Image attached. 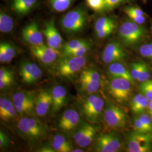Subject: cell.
<instances>
[{
	"instance_id": "obj_45",
	"label": "cell",
	"mask_w": 152,
	"mask_h": 152,
	"mask_svg": "<svg viewBox=\"0 0 152 152\" xmlns=\"http://www.w3.org/2000/svg\"><path fill=\"white\" fill-rule=\"evenodd\" d=\"M9 140L8 137L2 131H0V147L1 148L7 147L9 144Z\"/></svg>"
},
{
	"instance_id": "obj_33",
	"label": "cell",
	"mask_w": 152,
	"mask_h": 152,
	"mask_svg": "<svg viewBox=\"0 0 152 152\" xmlns=\"http://www.w3.org/2000/svg\"><path fill=\"white\" fill-rule=\"evenodd\" d=\"M139 51L142 57L152 60V43L141 45Z\"/></svg>"
},
{
	"instance_id": "obj_25",
	"label": "cell",
	"mask_w": 152,
	"mask_h": 152,
	"mask_svg": "<svg viewBox=\"0 0 152 152\" xmlns=\"http://www.w3.org/2000/svg\"><path fill=\"white\" fill-rule=\"evenodd\" d=\"M14 28V22L11 16L4 11L0 12V31L7 33L11 32Z\"/></svg>"
},
{
	"instance_id": "obj_5",
	"label": "cell",
	"mask_w": 152,
	"mask_h": 152,
	"mask_svg": "<svg viewBox=\"0 0 152 152\" xmlns=\"http://www.w3.org/2000/svg\"><path fill=\"white\" fill-rule=\"evenodd\" d=\"M104 109L103 99L98 94H91L82 104V114L88 122L91 123L98 122Z\"/></svg>"
},
{
	"instance_id": "obj_16",
	"label": "cell",
	"mask_w": 152,
	"mask_h": 152,
	"mask_svg": "<svg viewBox=\"0 0 152 152\" xmlns=\"http://www.w3.org/2000/svg\"><path fill=\"white\" fill-rule=\"evenodd\" d=\"M22 36L24 40L31 46H38L44 44L43 34L37 23L33 22L26 26L22 30Z\"/></svg>"
},
{
	"instance_id": "obj_47",
	"label": "cell",
	"mask_w": 152,
	"mask_h": 152,
	"mask_svg": "<svg viewBox=\"0 0 152 152\" xmlns=\"http://www.w3.org/2000/svg\"><path fill=\"white\" fill-rule=\"evenodd\" d=\"M14 81V79H7L3 80L0 79V88L1 90L4 89L6 87H9Z\"/></svg>"
},
{
	"instance_id": "obj_34",
	"label": "cell",
	"mask_w": 152,
	"mask_h": 152,
	"mask_svg": "<svg viewBox=\"0 0 152 152\" xmlns=\"http://www.w3.org/2000/svg\"><path fill=\"white\" fill-rule=\"evenodd\" d=\"M138 117L145 126L149 132L152 133V118L149 113L144 112L138 114Z\"/></svg>"
},
{
	"instance_id": "obj_29",
	"label": "cell",
	"mask_w": 152,
	"mask_h": 152,
	"mask_svg": "<svg viewBox=\"0 0 152 152\" xmlns=\"http://www.w3.org/2000/svg\"><path fill=\"white\" fill-rule=\"evenodd\" d=\"M75 0H49L51 8L57 12H63L67 10Z\"/></svg>"
},
{
	"instance_id": "obj_37",
	"label": "cell",
	"mask_w": 152,
	"mask_h": 152,
	"mask_svg": "<svg viewBox=\"0 0 152 152\" xmlns=\"http://www.w3.org/2000/svg\"><path fill=\"white\" fill-rule=\"evenodd\" d=\"M143 62H137L133 63L131 65L130 73L132 79L137 81V78L141 72Z\"/></svg>"
},
{
	"instance_id": "obj_41",
	"label": "cell",
	"mask_w": 152,
	"mask_h": 152,
	"mask_svg": "<svg viewBox=\"0 0 152 152\" xmlns=\"http://www.w3.org/2000/svg\"><path fill=\"white\" fill-rule=\"evenodd\" d=\"M0 79H14L13 73L9 69L4 67H1L0 69Z\"/></svg>"
},
{
	"instance_id": "obj_26",
	"label": "cell",
	"mask_w": 152,
	"mask_h": 152,
	"mask_svg": "<svg viewBox=\"0 0 152 152\" xmlns=\"http://www.w3.org/2000/svg\"><path fill=\"white\" fill-rule=\"evenodd\" d=\"M103 81L102 76L98 71L93 69H86L82 71L80 76V81Z\"/></svg>"
},
{
	"instance_id": "obj_14",
	"label": "cell",
	"mask_w": 152,
	"mask_h": 152,
	"mask_svg": "<svg viewBox=\"0 0 152 152\" xmlns=\"http://www.w3.org/2000/svg\"><path fill=\"white\" fill-rule=\"evenodd\" d=\"M19 74L23 83L31 85L41 78L42 72L36 63L25 61L20 66Z\"/></svg>"
},
{
	"instance_id": "obj_31",
	"label": "cell",
	"mask_w": 152,
	"mask_h": 152,
	"mask_svg": "<svg viewBox=\"0 0 152 152\" xmlns=\"http://www.w3.org/2000/svg\"><path fill=\"white\" fill-rule=\"evenodd\" d=\"M151 78V72L150 68L145 63H143L142 66L141 72L139 74V76L137 78V81L142 83L144 82L147 81Z\"/></svg>"
},
{
	"instance_id": "obj_28",
	"label": "cell",
	"mask_w": 152,
	"mask_h": 152,
	"mask_svg": "<svg viewBox=\"0 0 152 152\" xmlns=\"http://www.w3.org/2000/svg\"><path fill=\"white\" fill-rule=\"evenodd\" d=\"M88 43L89 42L87 41L82 39H75L71 40L63 46V55L65 56L71 51Z\"/></svg>"
},
{
	"instance_id": "obj_39",
	"label": "cell",
	"mask_w": 152,
	"mask_h": 152,
	"mask_svg": "<svg viewBox=\"0 0 152 152\" xmlns=\"http://www.w3.org/2000/svg\"><path fill=\"white\" fill-rule=\"evenodd\" d=\"M140 90L141 93L151 102L152 101V87H151L147 82L141 83Z\"/></svg>"
},
{
	"instance_id": "obj_38",
	"label": "cell",
	"mask_w": 152,
	"mask_h": 152,
	"mask_svg": "<svg viewBox=\"0 0 152 152\" xmlns=\"http://www.w3.org/2000/svg\"><path fill=\"white\" fill-rule=\"evenodd\" d=\"M133 127L134 131L139 133H150L145 127V126L142 124L141 120H140L138 116H136L133 119Z\"/></svg>"
},
{
	"instance_id": "obj_18",
	"label": "cell",
	"mask_w": 152,
	"mask_h": 152,
	"mask_svg": "<svg viewBox=\"0 0 152 152\" xmlns=\"http://www.w3.org/2000/svg\"><path fill=\"white\" fill-rule=\"evenodd\" d=\"M53 106L51 92L42 90L36 96L35 112L39 117H44L49 112Z\"/></svg>"
},
{
	"instance_id": "obj_6",
	"label": "cell",
	"mask_w": 152,
	"mask_h": 152,
	"mask_svg": "<svg viewBox=\"0 0 152 152\" xmlns=\"http://www.w3.org/2000/svg\"><path fill=\"white\" fill-rule=\"evenodd\" d=\"M120 38L127 45H132L140 42L145 36L146 31L140 24L133 21L124 22L118 30Z\"/></svg>"
},
{
	"instance_id": "obj_53",
	"label": "cell",
	"mask_w": 152,
	"mask_h": 152,
	"mask_svg": "<svg viewBox=\"0 0 152 152\" xmlns=\"http://www.w3.org/2000/svg\"></svg>"
},
{
	"instance_id": "obj_52",
	"label": "cell",
	"mask_w": 152,
	"mask_h": 152,
	"mask_svg": "<svg viewBox=\"0 0 152 152\" xmlns=\"http://www.w3.org/2000/svg\"><path fill=\"white\" fill-rule=\"evenodd\" d=\"M143 1H147V0H143Z\"/></svg>"
},
{
	"instance_id": "obj_17",
	"label": "cell",
	"mask_w": 152,
	"mask_h": 152,
	"mask_svg": "<svg viewBox=\"0 0 152 152\" xmlns=\"http://www.w3.org/2000/svg\"><path fill=\"white\" fill-rule=\"evenodd\" d=\"M80 122V115L76 110L69 109L63 113L58 124L61 130L70 131L74 130Z\"/></svg>"
},
{
	"instance_id": "obj_32",
	"label": "cell",
	"mask_w": 152,
	"mask_h": 152,
	"mask_svg": "<svg viewBox=\"0 0 152 152\" xmlns=\"http://www.w3.org/2000/svg\"><path fill=\"white\" fill-rule=\"evenodd\" d=\"M90 49V44H88L84 45L81 47L76 49L65 56H84V55L87 53Z\"/></svg>"
},
{
	"instance_id": "obj_3",
	"label": "cell",
	"mask_w": 152,
	"mask_h": 152,
	"mask_svg": "<svg viewBox=\"0 0 152 152\" xmlns=\"http://www.w3.org/2000/svg\"><path fill=\"white\" fill-rule=\"evenodd\" d=\"M134 84L122 78L111 77L108 85L109 94L118 103L124 104L132 98Z\"/></svg>"
},
{
	"instance_id": "obj_1",
	"label": "cell",
	"mask_w": 152,
	"mask_h": 152,
	"mask_svg": "<svg viewBox=\"0 0 152 152\" xmlns=\"http://www.w3.org/2000/svg\"><path fill=\"white\" fill-rule=\"evenodd\" d=\"M17 128L20 135L29 142H35L43 139L46 134L45 125L33 117H23L19 120Z\"/></svg>"
},
{
	"instance_id": "obj_46",
	"label": "cell",
	"mask_w": 152,
	"mask_h": 152,
	"mask_svg": "<svg viewBox=\"0 0 152 152\" xmlns=\"http://www.w3.org/2000/svg\"><path fill=\"white\" fill-rule=\"evenodd\" d=\"M51 146L53 147V148L55 151V152H69L68 150L63 147L60 144L58 143L56 141H53L51 142Z\"/></svg>"
},
{
	"instance_id": "obj_10",
	"label": "cell",
	"mask_w": 152,
	"mask_h": 152,
	"mask_svg": "<svg viewBox=\"0 0 152 152\" xmlns=\"http://www.w3.org/2000/svg\"><path fill=\"white\" fill-rule=\"evenodd\" d=\"M96 150L99 152H117L120 151L122 142L116 135L111 133L100 134L96 140Z\"/></svg>"
},
{
	"instance_id": "obj_24",
	"label": "cell",
	"mask_w": 152,
	"mask_h": 152,
	"mask_svg": "<svg viewBox=\"0 0 152 152\" xmlns=\"http://www.w3.org/2000/svg\"><path fill=\"white\" fill-rule=\"evenodd\" d=\"M16 55L14 48L11 44L1 42L0 44V61L1 63H8L13 59Z\"/></svg>"
},
{
	"instance_id": "obj_21",
	"label": "cell",
	"mask_w": 152,
	"mask_h": 152,
	"mask_svg": "<svg viewBox=\"0 0 152 152\" xmlns=\"http://www.w3.org/2000/svg\"><path fill=\"white\" fill-rule=\"evenodd\" d=\"M108 72L111 77L125 78L130 81L134 85L135 84V81L132 79L130 71L121 62H115L109 64Z\"/></svg>"
},
{
	"instance_id": "obj_8",
	"label": "cell",
	"mask_w": 152,
	"mask_h": 152,
	"mask_svg": "<svg viewBox=\"0 0 152 152\" xmlns=\"http://www.w3.org/2000/svg\"><path fill=\"white\" fill-rule=\"evenodd\" d=\"M86 13L82 9L68 12L61 19V25L63 30L68 33L80 32L86 23Z\"/></svg>"
},
{
	"instance_id": "obj_4",
	"label": "cell",
	"mask_w": 152,
	"mask_h": 152,
	"mask_svg": "<svg viewBox=\"0 0 152 152\" xmlns=\"http://www.w3.org/2000/svg\"><path fill=\"white\" fill-rule=\"evenodd\" d=\"M86 61L85 56H63L57 63L55 70L58 76L70 78L81 70Z\"/></svg>"
},
{
	"instance_id": "obj_9",
	"label": "cell",
	"mask_w": 152,
	"mask_h": 152,
	"mask_svg": "<svg viewBox=\"0 0 152 152\" xmlns=\"http://www.w3.org/2000/svg\"><path fill=\"white\" fill-rule=\"evenodd\" d=\"M152 133H139L134 131L128 136L127 149L129 152L152 151Z\"/></svg>"
},
{
	"instance_id": "obj_15",
	"label": "cell",
	"mask_w": 152,
	"mask_h": 152,
	"mask_svg": "<svg viewBox=\"0 0 152 152\" xmlns=\"http://www.w3.org/2000/svg\"><path fill=\"white\" fill-rule=\"evenodd\" d=\"M42 33L46 37L49 46L56 50H58L61 46L63 38L55 27L54 19H51L45 23Z\"/></svg>"
},
{
	"instance_id": "obj_50",
	"label": "cell",
	"mask_w": 152,
	"mask_h": 152,
	"mask_svg": "<svg viewBox=\"0 0 152 152\" xmlns=\"http://www.w3.org/2000/svg\"><path fill=\"white\" fill-rule=\"evenodd\" d=\"M72 152H83V150H81L80 149H73Z\"/></svg>"
},
{
	"instance_id": "obj_36",
	"label": "cell",
	"mask_w": 152,
	"mask_h": 152,
	"mask_svg": "<svg viewBox=\"0 0 152 152\" xmlns=\"http://www.w3.org/2000/svg\"><path fill=\"white\" fill-rule=\"evenodd\" d=\"M53 140L57 142L58 143L60 144L63 147H65V148H66L68 150L69 152L72 151L73 149H72V146L71 145V143L64 135L61 134H56L54 136Z\"/></svg>"
},
{
	"instance_id": "obj_20",
	"label": "cell",
	"mask_w": 152,
	"mask_h": 152,
	"mask_svg": "<svg viewBox=\"0 0 152 152\" xmlns=\"http://www.w3.org/2000/svg\"><path fill=\"white\" fill-rule=\"evenodd\" d=\"M53 98L52 109L53 112L59 111L64 105L66 100L67 91L64 87L61 85H56L51 91Z\"/></svg>"
},
{
	"instance_id": "obj_49",
	"label": "cell",
	"mask_w": 152,
	"mask_h": 152,
	"mask_svg": "<svg viewBox=\"0 0 152 152\" xmlns=\"http://www.w3.org/2000/svg\"><path fill=\"white\" fill-rule=\"evenodd\" d=\"M148 113L150 114V115L151 116L152 118V101L150 102V103H149L148 108Z\"/></svg>"
},
{
	"instance_id": "obj_43",
	"label": "cell",
	"mask_w": 152,
	"mask_h": 152,
	"mask_svg": "<svg viewBox=\"0 0 152 152\" xmlns=\"http://www.w3.org/2000/svg\"><path fill=\"white\" fill-rule=\"evenodd\" d=\"M105 9L111 10L115 7L119 5L124 0H104Z\"/></svg>"
},
{
	"instance_id": "obj_30",
	"label": "cell",
	"mask_w": 152,
	"mask_h": 152,
	"mask_svg": "<svg viewBox=\"0 0 152 152\" xmlns=\"http://www.w3.org/2000/svg\"><path fill=\"white\" fill-rule=\"evenodd\" d=\"M115 24L114 20L110 18L107 16H102L98 18L95 23V32H98L104 28L108 27L109 26Z\"/></svg>"
},
{
	"instance_id": "obj_7",
	"label": "cell",
	"mask_w": 152,
	"mask_h": 152,
	"mask_svg": "<svg viewBox=\"0 0 152 152\" xmlns=\"http://www.w3.org/2000/svg\"><path fill=\"white\" fill-rule=\"evenodd\" d=\"M12 102L18 114L22 117H33L36 114V97L32 93L27 91L16 92L12 96Z\"/></svg>"
},
{
	"instance_id": "obj_27",
	"label": "cell",
	"mask_w": 152,
	"mask_h": 152,
	"mask_svg": "<svg viewBox=\"0 0 152 152\" xmlns=\"http://www.w3.org/2000/svg\"><path fill=\"white\" fill-rule=\"evenodd\" d=\"M80 84L82 90L89 94H92L98 91L103 85V82L80 81Z\"/></svg>"
},
{
	"instance_id": "obj_48",
	"label": "cell",
	"mask_w": 152,
	"mask_h": 152,
	"mask_svg": "<svg viewBox=\"0 0 152 152\" xmlns=\"http://www.w3.org/2000/svg\"><path fill=\"white\" fill-rule=\"evenodd\" d=\"M39 152H56L54 149L53 148V147L48 146V147H42L39 151Z\"/></svg>"
},
{
	"instance_id": "obj_13",
	"label": "cell",
	"mask_w": 152,
	"mask_h": 152,
	"mask_svg": "<svg viewBox=\"0 0 152 152\" xmlns=\"http://www.w3.org/2000/svg\"><path fill=\"white\" fill-rule=\"evenodd\" d=\"M30 49L33 55L45 65L53 63L60 55L58 50L53 49L44 44L38 46H31Z\"/></svg>"
},
{
	"instance_id": "obj_42",
	"label": "cell",
	"mask_w": 152,
	"mask_h": 152,
	"mask_svg": "<svg viewBox=\"0 0 152 152\" xmlns=\"http://www.w3.org/2000/svg\"><path fill=\"white\" fill-rule=\"evenodd\" d=\"M125 13L126 14H132L137 15H140V16H144V11L141 10L140 8L136 7H126L124 10Z\"/></svg>"
},
{
	"instance_id": "obj_2",
	"label": "cell",
	"mask_w": 152,
	"mask_h": 152,
	"mask_svg": "<svg viewBox=\"0 0 152 152\" xmlns=\"http://www.w3.org/2000/svg\"><path fill=\"white\" fill-rule=\"evenodd\" d=\"M103 121L107 127L114 130H124L129 125V121L125 111L112 103L108 104L104 108Z\"/></svg>"
},
{
	"instance_id": "obj_23",
	"label": "cell",
	"mask_w": 152,
	"mask_h": 152,
	"mask_svg": "<svg viewBox=\"0 0 152 152\" xmlns=\"http://www.w3.org/2000/svg\"><path fill=\"white\" fill-rule=\"evenodd\" d=\"M37 0H13L11 7L19 15L27 14L34 7Z\"/></svg>"
},
{
	"instance_id": "obj_40",
	"label": "cell",
	"mask_w": 152,
	"mask_h": 152,
	"mask_svg": "<svg viewBox=\"0 0 152 152\" xmlns=\"http://www.w3.org/2000/svg\"><path fill=\"white\" fill-rule=\"evenodd\" d=\"M116 27L115 24L109 26L108 27L105 28L103 30L96 33L98 38H104L107 37L112 33L113 32L115 28Z\"/></svg>"
},
{
	"instance_id": "obj_12",
	"label": "cell",
	"mask_w": 152,
	"mask_h": 152,
	"mask_svg": "<svg viewBox=\"0 0 152 152\" xmlns=\"http://www.w3.org/2000/svg\"><path fill=\"white\" fill-rule=\"evenodd\" d=\"M97 132V127L84 123L76 131L73 138L76 144L81 148H86L92 142Z\"/></svg>"
},
{
	"instance_id": "obj_19",
	"label": "cell",
	"mask_w": 152,
	"mask_h": 152,
	"mask_svg": "<svg viewBox=\"0 0 152 152\" xmlns=\"http://www.w3.org/2000/svg\"><path fill=\"white\" fill-rule=\"evenodd\" d=\"M16 109L8 98H0V118L4 121H9L15 118L17 115Z\"/></svg>"
},
{
	"instance_id": "obj_35",
	"label": "cell",
	"mask_w": 152,
	"mask_h": 152,
	"mask_svg": "<svg viewBox=\"0 0 152 152\" xmlns=\"http://www.w3.org/2000/svg\"><path fill=\"white\" fill-rule=\"evenodd\" d=\"M87 5L95 11H100L105 9L104 0H86Z\"/></svg>"
},
{
	"instance_id": "obj_22",
	"label": "cell",
	"mask_w": 152,
	"mask_h": 152,
	"mask_svg": "<svg viewBox=\"0 0 152 152\" xmlns=\"http://www.w3.org/2000/svg\"><path fill=\"white\" fill-rule=\"evenodd\" d=\"M150 101L142 93L137 94L130 100L131 109L134 113L141 114L148 108Z\"/></svg>"
},
{
	"instance_id": "obj_51",
	"label": "cell",
	"mask_w": 152,
	"mask_h": 152,
	"mask_svg": "<svg viewBox=\"0 0 152 152\" xmlns=\"http://www.w3.org/2000/svg\"><path fill=\"white\" fill-rule=\"evenodd\" d=\"M147 83L151 86V87H152V79H149V80H148V81H147Z\"/></svg>"
},
{
	"instance_id": "obj_11",
	"label": "cell",
	"mask_w": 152,
	"mask_h": 152,
	"mask_svg": "<svg viewBox=\"0 0 152 152\" xmlns=\"http://www.w3.org/2000/svg\"><path fill=\"white\" fill-rule=\"evenodd\" d=\"M127 55L122 46L117 42L109 43L104 49L102 60L105 64L121 62L125 60Z\"/></svg>"
},
{
	"instance_id": "obj_44",
	"label": "cell",
	"mask_w": 152,
	"mask_h": 152,
	"mask_svg": "<svg viewBox=\"0 0 152 152\" xmlns=\"http://www.w3.org/2000/svg\"><path fill=\"white\" fill-rule=\"evenodd\" d=\"M129 18L132 20V21L136 23L139 24H142L144 23L145 21V18L144 16H140V15H137L132 14H127Z\"/></svg>"
}]
</instances>
